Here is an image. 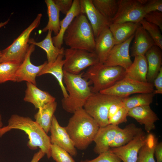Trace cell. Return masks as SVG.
Instances as JSON below:
<instances>
[{
	"mask_svg": "<svg viewBox=\"0 0 162 162\" xmlns=\"http://www.w3.org/2000/svg\"><path fill=\"white\" fill-rule=\"evenodd\" d=\"M13 129L22 130L28 135L29 140L27 146L30 149L36 150L38 147L48 158L51 157L50 137L35 121L28 117L13 114L9 119L8 124L0 130V137Z\"/></svg>",
	"mask_w": 162,
	"mask_h": 162,
	"instance_id": "1",
	"label": "cell"
},
{
	"mask_svg": "<svg viewBox=\"0 0 162 162\" xmlns=\"http://www.w3.org/2000/svg\"><path fill=\"white\" fill-rule=\"evenodd\" d=\"M65 127L75 147L80 150L86 149L93 141L100 128L83 108L73 113Z\"/></svg>",
	"mask_w": 162,
	"mask_h": 162,
	"instance_id": "2",
	"label": "cell"
},
{
	"mask_svg": "<svg viewBox=\"0 0 162 162\" xmlns=\"http://www.w3.org/2000/svg\"><path fill=\"white\" fill-rule=\"evenodd\" d=\"M64 71V70H63ZM83 73L74 74L64 71L63 83L68 97L62 100L63 109L73 113L83 108L88 98L93 93L90 82L83 77Z\"/></svg>",
	"mask_w": 162,
	"mask_h": 162,
	"instance_id": "3",
	"label": "cell"
},
{
	"mask_svg": "<svg viewBox=\"0 0 162 162\" xmlns=\"http://www.w3.org/2000/svg\"><path fill=\"white\" fill-rule=\"evenodd\" d=\"M63 40L70 48L94 52L95 38L85 14L81 13L74 18L66 31Z\"/></svg>",
	"mask_w": 162,
	"mask_h": 162,
	"instance_id": "4",
	"label": "cell"
},
{
	"mask_svg": "<svg viewBox=\"0 0 162 162\" xmlns=\"http://www.w3.org/2000/svg\"><path fill=\"white\" fill-rule=\"evenodd\" d=\"M125 69L118 66H107L98 63L89 67L83 77L90 83L93 93L99 92L113 85L125 77Z\"/></svg>",
	"mask_w": 162,
	"mask_h": 162,
	"instance_id": "5",
	"label": "cell"
},
{
	"mask_svg": "<svg viewBox=\"0 0 162 162\" xmlns=\"http://www.w3.org/2000/svg\"><path fill=\"white\" fill-rule=\"evenodd\" d=\"M123 98L100 92H93L83 108L95 121L100 127H104L109 124L108 114L111 106Z\"/></svg>",
	"mask_w": 162,
	"mask_h": 162,
	"instance_id": "6",
	"label": "cell"
},
{
	"mask_svg": "<svg viewBox=\"0 0 162 162\" xmlns=\"http://www.w3.org/2000/svg\"><path fill=\"white\" fill-rule=\"evenodd\" d=\"M42 17L38 14L33 22L25 29L12 43L2 51L0 63L9 61L21 63L24 60L30 45L29 37L32 31L39 26Z\"/></svg>",
	"mask_w": 162,
	"mask_h": 162,
	"instance_id": "7",
	"label": "cell"
},
{
	"mask_svg": "<svg viewBox=\"0 0 162 162\" xmlns=\"http://www.w3.org/2000/svg\"><path fill=\"white\" fill-rule=\"evenodd\" d=\"M64 71L77 74L86 68L98 63V58L95 52L86 50L67 48L64 49Z\"/></svg>",
	"mask_w": 162,
	"mask_h": 162,
	"instance_id": "8",
	"label": "cell"
},
{
	"mask_svg": "<svg viewBox=\"0 0 162 162\" xmlns=\"http://www.w3.org/2000/svg\"><path fill=\"white\" fill-rule=\"evenodd\" d=\"M154 90L153 83L141 82L124 77L112 86L100 92L124 98L136 93L153 92Z\"/></svg>",
	"mask_w": 162,
	"mask_h": 162,
	"instance_id": "9",
	"label": "cell"
},
{
	"mask_svg": "<svg viewBox=\"0 0 162 162\" xmlns=\"http://www.w3.org/2000/svg\"><path fill=\"white\" fill-rule=\"evenodd\" d=\"M118 7L112 23H139L146 15L144 6L138 0H118Z\"/></svg>",
	"mask_w": 162,
	"mask_h": 162,
	"instance_id": "10",
	"label": "cell"
},
{
	"mask_svg": "<svg viewBox=\"0 0 162 162\" xmlns=\"http://www.w3.org/2000/svg\"><path fill=\"white\" fill-rule=\"evenodd\" d=\"M134 34L125 41L114 45L103 64L107 66H118L125 69L128 68L132 62L129 55L130 44Z\"/></svg>",
	"mask_w": 162,
	"mask_h": 162,
	"instance_id": "11",
	"label": "cell"
},
{
	"mask_svg": "<svg viewBox=\"0 0 162 162\" xmlns=\"http://www.w3.org/2000/svg\"><path fill=\"white\" fill-rule=\"evenodd\" d=\"M147 138L142 131L126 145L110 149L123 162H136L139 152L146 143Z\"/></svg>",
	"mask_w": 162,
	"mask_h": 162,
	"instance_id": "12",
	"label": "cell"
},
{
	"mask_svg": "<svg viewBox=\"0 0 162 162\" xmlns=\"http://www.w3.org/2000/svg\"><path fill=\"white\" fill-rule=\"evenodd\" d=\"M50 131V136L52 144L55 145L64 149L71 156H76V149L67 132L65 127L61 126L54 115L52 118Z\"/></svg>",
	"mask_w": 162,
	"mask_h": 162,
	"instance_id": "13",
	"label": "cell"
},
{
	"mask_svg": "<svg viewBox=\"0 0 162 162\" xmlns=\"http://www.w3.org/2000/svg\"><path fill=\"white\" fill-rule=\"evenodd\" d=\"M35 45H30L26 56L18 68L16 74V82L26 81L36 86V77L45 65L47 62L43 64L36 66L31 61L30 56L35 50Z\"/></svg>",
	"mask_w": 162,
	"mask_h": 162,
	"instance_id": "14",
	"label": "cell"
},
{
	"mask_svg": "<svg viewBox=\"0 0 162 162\" xmlns=\"http://www.w3.org/2000/svg\"><path fill=\"white\" fill-rule=\"evenodd\" d=\"M81 13L86 15L92 28L95 38L111 23L96 8L92 0H80Z\"/></svg>",
	"mask_w": 162,
	"mask_h": 162,
	"instance_id": "15",
	"label": "cell"
},
{
	"mask_svg": "<svg viewBox=\"0 0 162 162\" xmlns=\"http://www.w3.org/2000/svg\"><path fill=\"white\" fill-rule=\"evenodd\" d=\"M119 128L112 124L100 127L93 141L95 143L94 152L99 154L109 150Z\"/></svg>",
	"mask_w": 162,
	"mask_h": 162,
	"instance_id": "16",
	"label": "cell"
},
{
	"mask_svg": "<svg viewBox=\"0 0 162 162\" xmlns=\"http://www.w3.org/2000/svg\"><path fill=\"white\" fill-rule=\"evenodd\" d=\"M128 116L135 119L141 125H143L145 130L148 133L155 129V123L159 120L150 105L133 108L129 110Z\"/></svg>",
	"mask_w": 162,
	"mask_h": 162,
	"instance_id": "17",
	"label": "cell"
},
{
	"mask_svg": "<svg viewBox=\"0 0 162 162\" xmlns=\"http://www.w3.org/2000/svg\"><path fill=\"white\" fill-rule=\"evenodd\" d=\"M26 86L24 100L31 103L35 108L38 109L55 101V97L48 92L39 89L36 85L26 82Z\"/></svg>",
	"mask_w": 162,
	"mask_h": 162,
	"instance_id": "18",
	"label": "cell"
},
{
	"mask_svg": "<svg viewBox=\"0 0 162 162\" xmlns=\"http://www.w3.org/2000/svg\"><path fill=\"white\" fill-rule=\"evenodd\" d=\"M115 45L114 39L109 27L104 29L95 38L94 52L98 58L99 63H104Z\"/></svg>",
	"mask_w": 162,
	"mask_h": 162,
	"instance_id": "19",
	"label": "cell"
},
{
	"mask_svg": "<svg viewBox=\"0 0 162 162\" xmlns=\"http://www.w3.org/2000/svg\"><path fill=\"white\" fill-rule=\"evenodd\" d=\"M134 39L131 48V56H145L155 44L147 32L140 24L134 34Z\"/></svg>",
	"mask_w": 162,
	"mask_h": 162,
	"instance_id": "20",
	"label": "cell"
},
{
	"mask_svg": "<svg viewBox=\"0 0 162 162\" xmlns=\"http://www.w3.org/2000/svg\"><path fill=\"white\" fill-rule=\"evenodd\" d=\"M145 56L148 67L146 78L147 81L153 83L154 80L162 67L161 50L158 46L154 45L147 52Z\"/></svg>",
	"mask_w": 162,
	"mask_h": 162,
	"instance_id": "21",
	"label": "cell"
},
{
	"mask_svg": "<svg viewBox=\"0 0 162 162\" xmlns=\"http://www.w3.org/2000/svg\"><path fill=\"white\" fill-rule=\"evenodd\" d=\"M81 13L80 0H74L72 6L64 18L60 21V29L59 33L52 38L55 46L60 49L63 43L64 34L74 18Z\"/></svg>",
	"mask_w": 162,
	"mask_h": 162,
	"instance_id": "22",
	"label": "cell"
},
{
	"mask_svg": "<svg viewBox=\"0 0 162 162\" xmlns=\"http://www.w3.org/2000/svg\"><path fill=\"white\" fill-rule=\"evenodd\" d=\"M64 57V54H61L58 56L54 62L51 63L47 62L38 74V76L48 74L52 75L58 83L63 98H66L68 97V95L63 83V67L64 63V60L63 59Z\"/></svg>",
	"mask_w": 162,
	"mask_h": 162,
	"instance_id": "23",
	"label": "cell"
},
{
	"mask_svg": "<svg viewBox=\"0 0 162 162\" xmlns=\"http://www.w3.org/2000/svg\"><path fill=\"white\" fill-rule=\"evenodd\" d=\"M140 23L130 22L111 23L109 26L115 45L122 43L134 34Z\"/></svg>",
	"mask_w": 162,
	"mask_h": 162,
	"instance_id": "24",
	"label": "cell"
},
{
	"mask_svg": "<svg viewBox=\"0 0 162 162\" xmlns=\"http://www.w3.org/2000/svg\"><path fill=\"white\" fill-rule=\"evenodd\" d=\"M134 57L132 64L125 69V77L141 82H147L148 67L145 56H138Z\"/></svg>",
	"mask_w": 162,
	"mask_h": 162,
	"instance_id": "25",
	"label": "cell"
},
{
	"mask_svg": "<svg viewBox=\"0 0 162 162\" xmlns=\"http://www.w3.org/2000/svg\"><path fill=\"white\" fill-rule=\"evenodd\" d=\"M52 32L48 31L45 38L42 41L36 42L33 38L29 39L28 43L38 46L46 52L48 63L54 62L58 56L61 54H64V49L63 47L59 49L55 46L52 37Z\"/></svg>",
	"mask_w": 162,
	"mask_h": 162,
	"instance_id": "26",
	"label": "cell"
},
{
	"mask_svg": "<svg viewBox=\"0 0 162 162\" xmlns=\"http://www.w3.org/2000/svg\"><path fill=\"white\" fill-rule=\"evenodd\" d=\"M57 106L56 101L49 103L38 109V112L34 115L35 121L47 134L50 131L52 118Z\"/></svg>",
	"mask_w": 162,
	"mask_h": 162,
	"instance_id": "27",
	"label": "cell"
},
{
	"mask_svg": "<svg viewBox=\"0 0 162 162\" xmlns=\"http://www.w3.org/2000/svg\"><path fill=\"white\" fill-rule=\"evenodd\" d=\"M142 131V129L132 123L127 125L124 128H120L110 148L118 147L126 145Z\"/></svg>",
	"mask_w": 162,
	"mask_h": 162,
	"instance_id": "28",
	"label": "cell"
},
{
	"mask_svg": "<svg viewBox=\"0 0 162 162\" xmlns=\"http://www.w3.org/2000/svg\"><path fill=\"white\" fill-rule=\"evenodd\" d=\"M47 7L48 21L46 26L42 30L43 32L48 31L53 32L57 35L60 29L59 14L60 11L53 0H45Z\"/></svg>",
	"mask_w": 162,
	"mask_h": 162,
	"instance_id": "29",
	"label": "cell"
},
{
	"mask_svg": "<svg viewBox=\"0 0 162 162\" xmlns=\"http://www.w3.org/2000/svg\"><path fill=\"white\" fill-rule=\"evenodd\" d=\"M158 141V138L154 134L148 133L146 143L139 152L136 162H156L154 158V152Z\"/></svg>",
	"mask_w": 162,
	"mask_h": 162,
	"instance_id": "30",
	"label": "cell"
},
{
	"mask_svg": "<svg viewBox=\"0 0 162 162\" xmlns=\"http://www.w3.org/2000/svg\"><path fill=\"white\" fill-rule=\"evenodd\" d=\"M98 11L112 23L118 7V0H92Z\"/></svg>",
	"mask_w": 162,
	"mask_h": 162,
	"instance_id": "31",
	"label": "cell"
},
{
	"mask_svg": "<svg viewBox=\"0 0 162 162\" xmlns=\"http://www.w3.org/2000/svg\"><path fill=\"white\" fill-rule=\"evenodd\" d=\"M154 95L153 92L140 93L123 98L122 102L123 106L129 111L135 107L150 105L153 102Z\"/></svg>",
	"mask_w": 162,
	"mask_h": 162,
	"instance_id": "32",
	"label": "cell"
},
{
	"mask_svg": "<svg viewBox=\"0 0 162 162\" xmlns=\"http://www.w3.org/2000/svg\"><path fill=\"white\" fill-rule=\"evenodd\" d=\"M21 64L14 61L0 63V84L8 81L16 82V72Z\"/></svg>",
	"mask_w": 162,
	"mask_h": 162,
	"instance_id": "33",
	"label": "cell"
},
{
	"mask_svg": "<svg viewBox=\"0 0 162 162\" xmlns=\"http://www.w3.org/2000/svg\"><path fill=\"white\" fill-rule=\"evenodd\" d=\"M141 26L147 32L153 40L155 45L162 49V35L158 26L148 22L144 19L140 22Z\"/></svg>",
	"mask_w": 162,
	"mask_h": 162,
	"instance_id": "34",
	"label": "cell"
},
{
	"mask_svg": "<svg viewBox=\"0 0 162 162\" xmlns=\"http://www.w3.org/2000/svg\"><path fill=\"white\" fill-rule=\"evenodd\" d=\"M51 156L56 162H75L71 155L66 150L56 145L52 144Z\"/></svg>",
	"mask_w": 162,
	"mask_h": 162,
	"instance_id": "35",
	"label": "cell"
},
{
	"mask_svg": "<svg viewBox=\"0 0 162 162\" xmlns=\"http://www.w3.org/2000/svg\"><path fill=\"white\" fill-rule=\"evenodd\" d=\"M83 162H122V161L110 149L99 154L93 159L87 160Z\"/></svg>",
	"mask_w": 162,
	"mask_h": 162,
	"instance_id": "36",
	"label": "cell"
},
{
	"mask_svg": "<svg viewBox=\"0 0 162 162\" xmlns=\"http://www.w3.org/2000/svg\"><path fill=\"white\" fill-rule=\"evenodd\" d=\"M128 110L123 106L121 107L117 112L111 118L109 119V124L118 125L123 123H126L127 120V116Z\"/></svg>",
	"mask_w": 162,
	"mask_h": 162,
	"instance_id": "37",
	"label": "cell"
},
{
	"mask_svg": "<svg viewBox=\"0 0 162 162\" xmlns=\"http://www.w3.org/2000/svg\"><path fill=\"white\" fill-rule=\"evenodd\" d=\"M139 1L144 6L146 14L154 11L162 12V0H139Z\"/></svg>",
	"mask_w": 162,
	"mask_h": 162,
	"instance_id": "38",
	"label": "cell"
},
{
	"mask_svg": "<svg viewBox=\"0 0 162 162\" xmlns=\"http://www.w3.org/2000/svg\"><path fill=\"white\" fill-rule=\"evenodd\" d=\"M143 19L157 26L162 31V12L154 11L149 12L145 15Z\"/></svg>",
	"mask_w": 162,
	"mask_h": 162,
	"instance_id": "39",
	"label": "cell"
},
{
	"mask_svg": "<svg viewBox=\"0 0 162 162\" xmlns=\"http://www.w3.org/2000/svg\"><path fill=\"white\" fill-rule=\"evenodd\" d=\"M60 12L66 15L72 6V0H53Z\"/></svg>",
	"mask_w": 162,
	"mask_h": 162,
	"instance_id": "40",
	"label": "cell"
},
{
	"mask_svg": "<svg viewBox=\"0 0 162 162\" xmlns=\"http://www.w3.org/2000/svg\"><path fill=\"white\" fill-rule=\"evenodd\" d=\"M156 90L153 92L154 94H162V67L153 82Z\"/></svg>",
	"mask_w": 162,
	"mask_h": 162,
	"instance_id": "41",
	"label": "cell"
},
{
	"mask_svg": "<svg viewBox=\"0 0 162 162\" xmlns=\"http://www.w3.org/2000/svg\"><path fill=\"white\" fill-rule=\"evenodd\" d=\"M122 99L117 102L113 104L111 106L108 112V120L112 117L123 106L122 102Z\"/></svg>",
	"mask_w": 162,
	"mask_h": 162,
	"instance_id": "42",
	"label": "cell"
},
{
	"mask_svg": "<svg viewBox=\"0 0 162 162\" xmlns=\"http://www.w3.org/2000/svg\"><path fill=\"white\" fill-rule=\"evenodd\" d=\"M154 154L155 155L156 162H162V142H158L154 149Z\"/></svg>",
	"mask_w": 162,
	"mask_h": 162,
	"instance_id": "43",
	"label": "cell"
},
{
	"mask_svg": "<svg viewBox=\"0 0 162 162\" xmlns=\"http://www.w3.org/2000/svg\"><path fill=\"white\" fill-rule=\"evenodd\" d=\"M45 155V154L41 149L34 153L30 162H39Z\"/></svg>",
	"mask_w": 162,
	"mask_h": 162,
	"instance_id": "44",
	"label": "cell"
},
{
	"mask_svg": "<svg viewBox=\"0 0 162 162\" xmlns=\"http://www.w3.org/2000/svg\"><path fill=\"white\" fill-rule=\"evenodd\" d=\"M9 20L10 19H8L7 20L4 22L0 23V28L7 25L8 23Z\"/></svg>",
	"mask_w": 162,
	"mask_h": 162,
	"instance_id": "45",
	"label": "cell"
},
{
	"mask_svg": "<svg viewBox=\"0 0 162 162\" xmlns=\"http://www.w3.org/2000/svg\"><path fill=\"white\" fill-rule=\"evenodd\" d=\"M3 127V123L2 120V116L0 113V130Z\"/></svg>",
	"mask_w": 162,
	"mask_h": 162,
	"instance_id": "46",
	"label": "cell"
},
{
	"mask_svg": "<svg viewBox=\"0 0 162 162\" xmlns=\"http://www.w3.org/2000/svg\"><path fill=\"white\" fill-rule=\"evenodd\" d=\"M2 51H1L0 50V57H1V56L2 55Z\"/></svg>",
	"mask_w": 162,
	"mask_h": 162,
	"instance_id": "47",
	"label": "cell"
}]
</instances>
